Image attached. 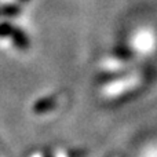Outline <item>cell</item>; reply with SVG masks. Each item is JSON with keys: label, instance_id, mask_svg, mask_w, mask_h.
I'll return each mask as SVG.
<instances>
[{"label": "cell", "instance_id": "obj_3", "mask_svg": "<svg viewBox=\"0 0 157 157\" xmlns=\"http://www.w3.org/2000/svg\"><path fill=\"white\" fill-rule=\"evenodd\" d=\"M99 65L103 71L119 72V71H125L131 63L127 62V61H124V59H120V58H117V57H105L102 61H101Z\"/></svg>", "mask_w": 157, "mask_h": 157}, {"label": "cell", "instance_id": "obj_1", "mask_svg": "<svg viewBox=\"0 0 157 157\" xmlns=\"http://www.w3.org/2000/svg\"><path fill=\"white\" fill-rule=\"evenodd\" d=\"M142 84V76L138 72L130 73L127 76L116 78L113 81H109L101 88V97L103 99H116V98L124 97L125 94L131 92L132 90L138 88Z\"/></svg>", "mask_w": 157, "mask_h": 157}, {"label": "cell", "instance_id": "obj_2", "mask_svg": "<svg viewBox=\"0 0 157 157\" xmlns=\"http://www.w3.org/2000/svg\"><path fill=\"white\" fill-rule=\"evenodd\" d=\"M130 46L139 58L150 57L157 50V35L150 28H139L132 33Z\"/></svg>", "mask_w": 157, "mask_h": 157}, {"label": "cell", "instance_id": "obj_4", "mask_svg": "<svg viewBox=\"0 0 157 157\" xmlns=\"http://www.w3.org/2000/svg\"><path fill=\"white\" fill-rule=\"evenodd\" d=\"M136 157H157V144L147 145L146 147H144V150L139 152Z\"/></svg>", "mask_w": 157, "mask_h": 157}]
</instances>
